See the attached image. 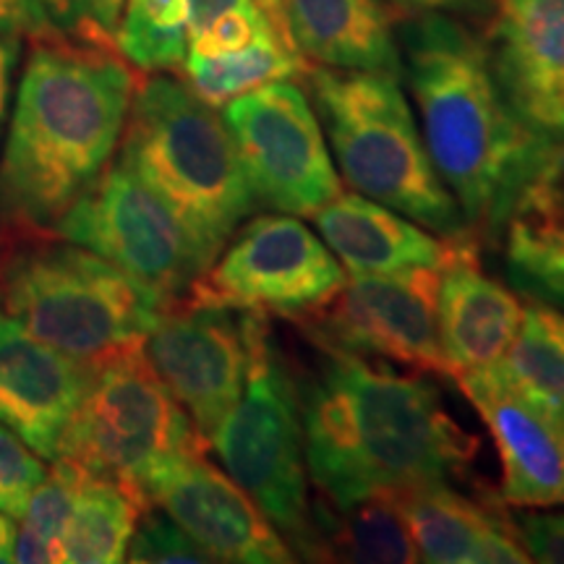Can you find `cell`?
Wrapping results in <instances>:
<instances>
[{
	"instance_id": "15",
	"label": "cell",
	"mask_w": 564,
	"mask_h": 564,
	"mask_svg": "<svg viewBox=\"0 0 564 564\" xmlns=\"http://www.w3.org/2000/svg\"><path fill=\"white\" fill-rule=\"evenodd\" d=\"M486 53L518 121L564 139V0H494Z\"/></svg>"
},
{
	"instance_id": "16",
	"label": "cell",
	"mask_w": 564,
	"mask_h": 564,
	"mask_svg": "<svg viewBox=\"0 0 564 564\" xmlns=\"http://www.w3.org/2000/svg\"><path fill=\"white\" fill-rule=\"evenodd\" d=\"M87 377L89 364L40 343L0 312V423L45 460L58 457Z\"/></svg>"
},
{
	"instance_id": "32",
	"label": "cell",
	"mask_w": 564,
	"mask_h": 564,
	"mask_svg": "<svg viewBox=\"0 0 564 564\" xmlns=\"http://www.w3.org/2000/svg\"><path fill=\"white\" fill-rule=\"evenodd\" d=\"M0 32L58 42L79 34V26L63 0H0Z\"/></svg>"
},
{
	"instance_id": "6",
	"label": "cell",
	"mask_w": 564,
	"mask_h": 564,
	"mask_svg": "<svg viewBox=\"0 0 564 564\" xmlns=\"http://www.w3.org/2000/svg\"><path fill=\"white\" fill-rule=\"evenodd\" d=\"M0 306L40 343L84 364L144 343L165 308L95 251L34 236L3 259Z\"/></svg>"
},
{
	"instance_id": "39",
	"label": "cell",
	"mask_w": 564,
	"mask_h": 564,
	"mask_svg": "<svg viewBox=\"0 0 564 564\" xmlns=\"http://www.w3.org/2000/svg\"><path fill=\"white\" fill-rule=\"evenodd\" d=\"M259 6H262V9L270 13V19L274 21V24H278V30L285 34V19H282V0H257ZM285 40H288V34H285ZM291 42V40H288Z\"/></svg>"
},
{
	"instance_id": "17",
	"label": "cell",
	"mask_w": 564,
	"mask_h": 564,
	"mask_svg": "<svg viewBox=\"0 0 564 564\" xmlns=\"http://www.w3.org/2000/svg\"><path fill=\"white\" fill-rule=\"evenodd\" d=\"M489 426L502 460V499L544 510L564 505V426L507 390L489 369L455 379Z\"/></svg>"
},
{
	"instance_id": "28",
	"label": "cell",
	"mask_w": 564,
	"mask_h": 564,
	"mask_svg": "<svg viewBox=\"0 0 564 564\" xmlns=\"http://www.w3.org/2000/svg\"><path fill=\"white\" fill-rule=\"evenodd\" d=\"M84 476L87 470L79 463L68 460V457H55L47 468V476L32 491L30 502L21 512L13 562H63V539H66V528Z\"/></svg>"
},
{
	"instance_id": "27",
	"label": "cell",
	"mask_w": 564,
	"mask_h": 564,
	"mask_svg": "<svg viewBox=\"0 0 564 564\" xmlns=\"http://www.w3.org/2000/svg\"><path fill=\"white\" fill-rule=\"evenodd\" d=\"M188 0H126L112 45L139 70L178 68L188 53Z\"/></svg>"
},
{
	"instance_id": "5",
	"label": "cell",
	"mask_w": 564,
	"mask_h": 564,
	"mask_svg": "<svg viewBox=\"0 0 564 564\" xmlns=\"http://www.w3.org/2000/svg\"><path fill=\"white\" fill-rule=\"evenodd\" d=\"M306 79L348 186L436 236H474L429 158L400 76L308 66Z\"/></svg>"
},
{
	"instance_id": "9",
	"label": "cell",
	"mask_w": 564,
	"mask_h": 564,
	"mask_svg": "<svg viewBox=\"0 0 564 564\" xmlns=\"http://www.w3.org/2000/svg\"><path fill=\"white\" fill-rule=\"evenodd\" d=\"M51 232L108 259L162 306L181 301L207 270L173 209L121 158L108 162Z\"/></svg>"
},
{
	"instance_id": "36",
	"label": "cell",
	"mask_w": 564,
	"mask_h": 564,
	"mask_svg": "<svg viewBox=\"0 0 564 564\" xmlns=\"http://www.w3.org/2000/svg\"><path fill=\"white\" fill-rule=\"evenodd\" d=\"M21 55V40L19 34L0 32V123H3L6 105H9V91H11V79L13 68H17Z\"/></svg>"
},
{
	"instance_id": "30",
	"label": "cell",
	"mask_w": 564,
	"mask_h": 564,
	"mask_svg": "<svg viewBox=\"0 0 564 564\" xmlns=\"http://www.w3.org/2000/svg\"><path fill=\"white\" fill-rule=\"evenodd\" d=\"M45 476V457L34 453L13 429L0 423V512L19 520Z\"/></svg>"
},
{
	"instance_id": "3",
	"label": "cell",
	"mask_w": 564,
	"mask_h": 564,
	"mask_svg": "<svg viewBox=\"0 0 564 564\" xmlns=\"http://www.w3.org/2000/svg\"><path fill=\"white\" fill-rule=\"evenodd\" d=\"M398 42L429 158L470 232L494 236L512 188L546 139L518 121L494 79L486 42L463 21L411 13Z\"/></svg>"
},
{
	"instance_id": "22",
	"label": "cell",
	"mask_w": 564,
	"mask_h": 564,
	"mask_svg": "<svg viewBox=\"0 0 564 564\" xmlns=\"http://www.w3.org/2000/svg\"><path fill=\"white\" fill-rule=\"evenodd\" d=\"M282 19L308 66L403 76L398 26L384 0H282Z\"/></svg>"
},
{
	"instance_id": "37",
	"label": "cell",
	"mask_w": 564,
	"mask_h": 564,
	"mask_svg": "<svg viewBox=\"0 0 564 564\" xmlns=\"http://www.w3.org/2000/svg\"><path fill=\"white\" fill-rule=\"evenodd\" d=\"M192 3V13H188V37L199 34L202 30L215 21L223 13L232 9H241V6L251 3V0H188Z\"/></svg>"
},
{
	"instance_id": "33",
	"label": "cell",
	"mask_w": 564,
	"mask_h": 564,
	"mask_svg": "<svg viewBox=\"0 0 564 564\" xmlns=\"http://www.w3.org/2000/svg\"><path fill=\"white\" fill-rule=\"evenodd\" d=\"M518 535L531 560L564 564V512L520 514Z\"/></svg>"
},
{
	"instance_id": "19",
	"label": "cell",
	"mask_w": 564,
	"mask_h": 564,
	"mask_svg": "<svg viewBox=\"0 0 564 564\" xmlns=\"http://www.w3.org/2000/svg\"><path fill=\"white\" fill-rule=\"evenodd\" d=\"M324 243L350 274L444 270L476 236L444 238L358 192H340L314 215Z\"/></svg>"
},
{
	"instance_id": "10",
	"label": "cell",
	"mask_w": 564,
	"mask_h": 564,
	"mask_svg": "<svg viewBox=\"0 0 564 564\" xmlns=\"http://www.w3.org/2000/svg\"><path fill=\"white\" fill-rule=\"evenodd\" d=\"M345 272L329 246L293 215H259L230 236L181 301L264 312L299 322L343 291Z\"/></svg>"
},
{
	"instance_id": "20",
	"label": "cell",
	"mask_w": 564,
	"mask_h": 564,
	"mask_svg": "<svg viewBox=\"0 0 564 564\" xmlns=\"http://www.w3.org/2000/svg\"><path fill=\"white\" fill-rule=\"evenodd\" d=\"M523 306L478 264V243L463 249L440 272L436 327L453 379L491 369L518 335Z\"/></svg>"
},
{
	"instance_id": "21",
	"label": "cell",
	"mask_w": 564,
	"mask_h": 564,
	"mask_svg": "<svg viewBox=\"0 0 564 564\" xmlns=\"http://www.w3.org/2000/svg\"><path fill=\"white\" fill-rule=\"evenodd\" d=\"M398 505L423 562L523 564L531 562L518 528L497 510L455 491L449 481L400 489Z\"/></svg>"
},
{
	"instance_id": "13",
	"label": "cell",
	"mask_w": 564,
	"mask_h": 564,
	"mask_svg": "<svg viewBox=\"0 0 564 564\" xmlns=\"http://www.w3.org/2000/svg\"><path fill=\"white\" fill-rule=\"evenodd\" d=\"M173 398L204 440L241 400L249 373V333L238 308L175 301L141 343Z\"/></svg>"
},
{
	"instance_id": "31",
	"label": "cell",
	"mask_w": 564,
	"mask_h": 564,
	"mask_svg": "<svg viewBox=\"0 0 564 564\" xmlns=\"http://www.w3.org/2000/svg\"><path fill=\"white\" fill-rule=\"evenodd\" d=\"M280 32L278 24L270 19L257 0L232 9L223 17H217L207 30H202L194 37H188V53L199 55V58H217V55H230L249 47L264 34ZM282 34V32H280ZM285 37V34H282Z\"/></svg>"
},
{
	"instance_id": "11",
	"label": "cell",
	"mask_w": 564,
	"mask_h": 564,
	"mask_svg": "<svg viewBox=\"0 0 564 564\" xmlns=\"http://www.w3.org/2000/svg\"><path fill=\"white\" fill-rule=\"evenodd\" d=\"M259 207L314 217L343 192L314 102L291 79L246 91L223 108Z\"/></svg>"
},
{
	"instance_id": "23",
	"label": "cell",
	"mask_w": 564,
	"mask_h": 564,
	"mask_svg": "<svg viewBox=\"0 0 564 564\" xmlns=\"http://www.w3.org/2000/svg\"><path fill=\"white\" fill-rule=\"evenodd\" d=\"M314 528V560L364 564L421 562L394 491L371 494L340 510L324 502L316 505Z\"/></svg>"
},
{
	"instance_id": "7",
	"label": "cell",
	"mask_w": 564,
	"mask_h": 564,
	"mask_svg": "<svg viewBox=\"0 0 564 564\" xmlns=\"http://www.w3.org/2000/svg\"><path fill=\"white\" fill-rule=\"evenodd\" d=\"M243 314L249 373L241 400L225 415L209 444L228 476L262 507L293 554L314 560L316 528L308 499L299 387L274 350L270 314Z\"/></svg>"
},
{
	"instance_id": "2",
	"label": "cell",
	"mask_w": 564,
	"mask_h": 564,
	"mask_svg": "<svg viewBox=\"0 0 564 564\" xmlns=\"http://www.w3.org/2000/svg\"><path fill=\"white\" fill-rule=\"evenodd\" d=\"M137 76L110 47L37 42L0 160V223L53 230L121 144Z\"/></svg>"
},
{
	"instance_id": "29",
	"label": "cell",
	"mask_w": 564,
	"mask_h": 564,
	"mask_svg": "<svg viewBox=\"0 0 564 564\" xmlns=\"http://www.w3.org/2000/svg\"><path fill=\"white\" fill-rule=\"evenodd\" d=\"M129 562L150 564H204L215 562L183 528L167 518L160 507H147L141 512L137 531L129 541Z\"/></svg>"
},
{
	"instance_id": "8",
	"label": "cell",
	"mask_w": 564,
	"mask_h": 564,
	"mask_svg": "<svg viewBox=\"0 0 564 564\" xmlns=\"http://www.w3.org/2000/svg\"><path fill=\"white\" fill-rule=\"evenodd\" d=\"M207 447L209 442L154 371L141 343H131L89 361L87 387L58 457L141 491L144 478L162 463L207 453Z\"/></svg>"
},
{
	"instance_id": "26",
	"label": "cell",
	"mask_w": 564,
	"mask_h": 564,
	"mask_svg": "<svg viewBox=\"0 0 564 564\" xmlns=\"http://www.w3.org/2000/svg\"><path fill=\"white\" fill-rule=\"evenodd\" d=\"M306 68L308 63L280 32L264 34L238 53L217 55V58H199V55L186 53V61H183L186 84L215 110L264 84L306 74Z\"/></svg>"
},
{
	"instance_id": "24",
	"label": "cell",
	"mask_w": 564,
	"mask_h": 564,
	"mask_svg": "<svg viewBox=\"0 0 564 564\" xmlns=\"http://www.w3.org/2000/svg\"><path fill=\"white\" fill-rule=\"evenodd\" d=\"M507 390L564 426V312L531 301L518 335L489 369Z\"/></svg>"
},
{
	"instance_id": "35",
	"label": "cell",
	"mask_w": 564,
	"mask_h": 564,
	"mask_svg": "<svg viewBox=\"0 0 564 564\" xmlns=\"http://www.w3.org/2000/svg\"><path fill=\"white\" fill-rule=\"evenodd\" d=\"M405 13H484L494 9V0H390Z\"/></svg>"
},
{
	"instance_id": "1",
	"label": "cell",
	"mask_w": 564,
	"mask_h": 564,
	"mask_svg": "<svg viewBox=\"0 0 564 564\" xmlns=\"http://www.w3.org/2000/svg\"><path fill=\"white\" fill-rule=\"evenodd\" d=\"M322 352L299 400L306 470L324 505L340 510L465 474L476 440L444 411L434 384L348 350Z\"/></svg>"
},
{
	"instance_id": "4",
	"label": "cell",
	"mask_w": 564,
	"mask_h": 564,
	"mask_svg": "<svg viewBox=\"0 0 564 564\" xmlns=\"http://www.w3.org/2000/svg\"><path fill=\"white\" fill-rule=\"evenodd\" d=\"M121 160L173 209L204 267L259 209L223 116L171 76L137 84Z\"/></svg>"
},
{
	"instance_id": "14",
	"label": "cell",
	"mask_w": 564,
	"mask_h": 564,
	"mask_svg": "<svg viewBox=\"0 0 564 564\" xmlns=\"http://www.w3.org/2000/svg\"><path fill=\"white\" fill-rule=\"evenodd\" d=\"M147 505L160 507L215 562L285 564L293 549L253 499L204 453L178 455L141 484Z\"/></svg>"
},
{
	"instance_id": "38",
	"label": "cell",
	"mask_w": 564,
	"mask_h": 564,
	"mask_svg": "<svg viewBox=\"0 0 564 564\" xmlns=\"http://www.w3.org/2000/svg\"><path fill=\"white\" fill-rule=\"evenodd\" d=\"M13 549H17V525L11 514L0 512V564L13 562Z\"/></svg>"
},
{
	"instance_id": "34",
	"label": "cell",
	"mask_w": 564,
	"mask_h": 564,
	"mask_svg": "<svg viewBox=\"0 0 564 564\" xmlns=\"http://www.w3.org/2000/svg\"><path fill=\"white\" fill-rule=\"evenodd\" d=\"M74 17L79 34L91 45L112 47V34L126 9V0H63Z\"/></svg>"
},
{
	"instance_id": "12",
	"label": "cell",
	"mask_w": 564,
	"mask_h": 564,
	"mask_svg": "<svg viewBox=\"0 0 564 564\" xmlns=\"http://www.w3.org/2000/svg\"><path fill=\"white\" fill-rule=\"evenodd\" d=\"M442 270L352 274L343 291L299 324L316 348L413 366L453 377L436 327Z\"/></svg>"
},
{
	"instance_id": "25",
	"label": "cell",
	"mask_w": 564,
	"mask_h": 564,
	"mask_svg": "<svg viewBox=\"0 0 564 564\" xmlns=\"http://www.w3.org/2000/svg\"><path fill=\"white\" fill-rule=\"evenodd\" d=\"M144 494L108 476L87 474L76 494L63 562L68 564H118L126 560L129 541L147 510Z\"/></svg>"
},
{
	"instance_id": "18",
	"label": "cell",
	"mask_w": 564,
	"mask_h": 564,
	"mask_svg": "<svg viewBox=\"0 0 564 564\" xmlns=\"http://www.w3.org/2000/svg\"><path fill=\"white\" fill-rule=\"evenodd\" d=\"M499 230L512 285L564 312V139L535 152L512 188Z\"/></svg>"
}]
</instances>
